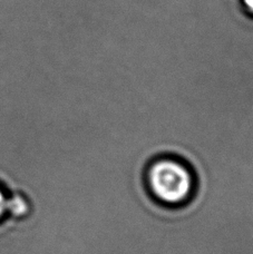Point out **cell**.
Listing matches in <instances>:
<instances>
[{
  "instance_id": "obj_1",
  "label": "cell",
  "mask_w": 253,
  "mask_h": 254,
  "mask_svg": "<svg viewBox=\"0 0 253 254\" xmlns=\"http://www.w3.org/2000/svg\"><path fill=\"white\" fill-rule=\"evenodd\" d=\"M145 185L147 192L161 205L180 207L191 201L196 180L193 170L183 160L163 155L147 165Z\"/></svg>"
},
{
  "instance_id": "obj_2",
  "label": "cell",
  "mask_w": 253,
  "mask_h": 254,
  "mask_svg": "<svg viewBox=\"0 0 253 254\" xmlns=\"http://www.w3.org/2000/svg\"><path fill=\"white\" fill-rule=\"evenodd\" d=\"M8 211H10L16 216L24 215L28 211V204L24 197L13 196L8 202Z\"/></svg>"
},
{
  "instance_id": "obj_3",
  "label": "cell",
  "mask_w": 253,
  "mask_h": 254,
  "mask_svg": "<svg viewBox=\"0 0 253 254\" xmlns=\"http://www.w3.org/2000/svg\"><path fill=\"white\" fill-rule=\"evenodd\" d=\"M8 202L9 199L6 197V195L3 194L2 190H0V219L8 211Z\"/></svg>"
},
{
  "instance_id": "obj_4",
  "label": "cell",
  "mask_w": 253,
  "mask_h": 254,
  "mask_svg": "<svg viewBox=\"0 0 253 254\" xmlns=\"http://www.w3.org/2000/svg\"><path fill=\"white\" fill-rule=\"evenodd\" d=\"M243 2H245L246 7L253 12V0H243Z\"/></svg>"
}]
</instances>
